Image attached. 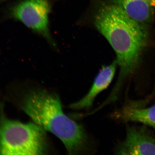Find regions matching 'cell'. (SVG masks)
Returning a JSON list of instances; mask_svg holds the SVG:
<instances>
[{"mask_svg":"<svg viewBox=\"0 0 155 155\" xmlns=\"http://www.w3.org/2000/svg\"><path fill=\"white\" fill-rule=\"evenodd\" d=\"M93 25L104 37L116 53L119 76L107 101H116L125 80L138 67L146 45V28L140 25L119 6L107 0H94Z\"/></svg>","mask_w":155,"mask_h":155,"instance_id":"6da1fadb","label":"cell"},{"mask_svg":"<svg viewBox=\"0 0 155 155\" xmlns=\"http://www.w3.org/2000/svg\"><path fill=\"white\" fill-rule=\"evenodd\" d=\"M21 107L34 122L60 139L69 154H78L88 149L85 130L64 114L57 95L44 90L31 91L23 98Z\"/></svg>","mask_w":155,"mask_h":155,"instance_id":"7a4b0ae2","label":"cell"},{"mask_svg":"<svg viewBox=\"0 0 155 155\" xmlns=\"http://www.w3.org/2000/svg\"><path fill=\"white\" fill-rule=\"evenodd\" d=\"M48 152L45 130L35 122L22 123L0 115V155H44Z\"/></svg>","mask_w":155,"mask_h":155,"instance_id":"3957f363","label":"cell"},{"mask_svg":"<svg viewBox=\"0 0 155 155\" xmlns=\"http://www.w3.org/2000/svg\"><path fill=\"white\" fill-rule=\"evenodd\" d=\"M51 7L49 0H19L7 9V17L21 22L55 47L49 28Z\"/></svg>","mask_w":155,"mask_h":155,"instance_id":"277c9868","label":"cell"},{"mask_svg":"<svg viewBox=\"0 0 155 155\" xmlns=\"http://www.w3.org/2000/svg\"><path fill=\"white\" fill-rule=\"evenodd\" d=\"M116 152L117 155H155V138L144 127L127 126L125 138Z\"/></svg>","mask_w":155,"mask_h":155,"instance_id":"5b68a950","label":"cell"},{"mask_svg":"<svg viewBox=\"0 0 155 155\" xmlns=\"http://www.w3.org/2000/svg\"><path fill=\"white\" fill-rule=\"evenodd\" d=\"M117 61L115 60L110 65L104 66L95 78L89 91L81 99L71 104L69 108L79 110L89 109L92 106L98 95L107 88L116 74Z\"/></svg>","mask_w":155,"mask_h":155,"instance_id":"8992f818","label":"cell"},{"mask_svg":"<svg viewBox=\"0 0 155 155\" xmlns=\"http://www.w3.org/2000/svg\"><path fill=\"white\" fill-rule=\"evenodd\" d=\"M119 6L140 25L146 28L151 22L155 0H107Z\"/></svg>","mask_w":155,"mask_h":155,"instance_id":"52a82bcc","label":"cell"},{"mask_svg":"<svg viewBox=\"0 0 155 155\" xmlns=\"http://www.w3.org/2000/svg\"><path fill=\"white\" fill-rule=\"evenodd\" d=\"M116 116L124 122H140L155 128V105L144 108L127 106L118 111Z\"/></svg>","mask_w":155,"mask_h":155,"instance_id":"ba28073f","label":"cell"}]
</instances>
